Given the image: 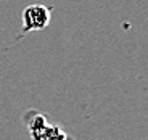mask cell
<instances>
[{"label":"cell","mask_w":148,"mask_h":140,"mask_svg":"<svg viewBox=\"0 0 148 140\" xmlns=\"http://www.w3.org/2000/svg\"><path fill=\"white\" fill-rule=\"evenodd\" d=\"M24 121L32 140H68V135L58 126L50 124L44 114L37 111H29L24 114Z\"/></svg>","instance_id":"1"},{"label":"cell","mask_w":148,"mask_h":140,"mask_svg":"<svg viewBox=\"0 0 148 140\" xmlns=\"http://www.w3.org/2000/svg\"><path fill=\"white\" fill-rule=\"evenodd\" d=\"M50 24V8L47 5H29L23 11V34H29L32 31H42Z\"/></svg>","instance_id":"2"}]
</instances>
